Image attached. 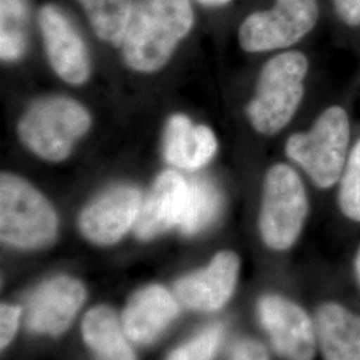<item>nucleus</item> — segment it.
<instances>
[{
    "label": "nucleus",
    "mask_w": 360,
    "mask_h": 360,
    "mask_svg": "<svg viewBox=\"0 0 360 360\" xmlns=\"http://www.w3.org/2000/svg\"><path fill=\"white\" fill-rule=\"evenodd\" d=\"M193 23L190 0H138L120 43L126 63L141 72L158 71Z\"/></svg>",
    "instance_id": "f257e3e1"
},
{
    "label": "nucleus",
    "mask_w": 360,
    "mask_h": 360,
    "mask_svg": "<svg viewBox=\"0 0 360 360\" xmlns=\"http://www.w3.org/2000/svg\"><path fill=\"white\" fill-rule=\"evenodd\" d=\"M307 71L309 60L299 51L281 53L262 68L255 96L247 105L257 132L274 135L287 126L303 99Z\"/></svg>",
    "instance_id": "f03ea898"
},
{
    "label": "nucleus",
    "mask_w": 360,
    "mask_h": 360,
    "mask_svg": "<svg viewBox=\"0 0 360 360\" xmlns=\"http://www.w3.org/2000/svg\"><path fill=\"white\" fill-rule=\"evenodd\" d=\"M58 236V217L51 203L28 181L13 174L0 178V238L4 243L39 250Z\"/></svg>",
    "instance_id": "7ed1b4c3"
},
{
    "label": "nucleus",
    "mask_w": 360,
    "mask_h": 360,
    "mask_svg": "<svg viewBox=\"0 0 360 360\" xmlns=\"http://www.w3.org/2000/svg\"><path fill=\"white\" fill-rule=\"evenodd\" d=\"M349 122L347 112L339 105L323 111L307 132L288 138L285 153L303 168L319 188H331L347 163Z\"/></svg>",
    "instance_id": "20e7f679"
},
{
    "label": "nucleus",
    "mask_w": 360,
    "mask_h": 360,
    "mask_svg": "<svg viewBox=\"0 0 360 360\" xmlns=\"http://www.w3.org/2000/svg\"><path fill=\"white\" fill-rule=\"evenodd\" d=\"M90 126V115L82 104L63 96H51L27 110L19 122L18 134L34 154L50 162H62Z\"/></svg>",
    "instance_id": "39448f33"
},
{
    "label": "nucleus",
    "mask_w": 360,
    "mask_h": 360,
    "mask_svg": "<svg viewBox=\"0 0 360 360\" xmlns=\"http://www.w3.org/2000/svg\"><path fill=\"white\" fill-rule=\"evenodd\" d=\"M309 215V198L304 184L287 165L269 169L259 212V232L271 250L285 251L295 245Z\"/></svg>",
    "instance_id": "423d86ee"
},
{
    "label": "nucleus",
    "mask_w": 360,
    "mask_h": 360,
    "mask_svg": "<svg viewBox=\"0 0 360 360\" xmlns=\"http://www.w3.org/2000/svg\"><path fill=\"white\" fill-rule=\"evenodd\" d=\"M316 0H276L269 11L245 18L239 28V43L247 52H266L290 47L304 38L318 22Z\"/></svg>",
    "instance_id": "0eeeda50"
},
{
    "label": "nucleus",
    "mask_w": 360,
    "mask_h": 360,
    "mask_svg": "<svg viewBox=\"0 0 360 360\" xmlns=\"http://www.w3.org/2000/svg\"><path fill=\"white\" fill-rule=\"evenodd\" d=\"M257 316L274 351L282 359H315V321L297 303L275 294L263 295L257 302Z\"/></svg>",
    "instance_id": "6e6552de"
},
{
    "label": "nucleus",
    "mask_w": 360,
    "mask_h": 360,
    "mask_svg": "<svg viewBox=\"0 0 360 360\" xmlns=\"http://www.w3.org/2000/svg\"><path fill=\"white\" fill-rule=\"evenodd\" d=\"M142 200V193L132 186L111 187L84 207L79 229L95 245H115L135 226Z\"/></svg>",
    "instance_id": "1a4fd4ad"
},
{
    "label": "nucleus",
    "mask_w": 360,
    "mask_h": 360,
    "mask_svg": "<svg viewBox=\"0 0 360 360\" xmlns=\"http://www.w3.org/2000/svg\"><path fill=\"white\" fill-rule=\"evenodd\" d=\"M239 271V257L232 251H221L207 267L179 279L175 284V296L187 309L203 312L218 311L233 295Z\"/></svg>",
    "instance_id": "9d476101"
},
{
    "label": "nucleus",
    "mask_w": 360,
    "mask_h": 360,
    "mask_svg": "<svg viewBox=\"0 0 360 360\" xmlns=\"http://www.w3.org/2000/svg\"><path fill=\"white\" fill-rule=\"evenodd\" d=\"M86 296L84 285L75 278H52L30 297L26 322L28 328L35 334H63L84 304Z\"/></svg>",
    "instance_id": "9b49d317"
},
{
    "label": "nucleus",
    "mask_w": 360,
    "mask_h": 360,
    "mask_svg": "<svg viewBox=\"0 0 360 360\" xmlns=\"http://www.w3.org/2000/svg\"><path fill=\"white\" fill-rule=\"evenodd\" d=\"M39 25L55 72L67 83H84L90 75L89 53L63 11L52 4L44 6L39 13Z\"/></svg>",
    "instance_id": "f8f14e48"
},
{
    "label": "nucleus",
    "mask_w": 360,
    "mask_h": 360,
    "mask_svg": "<svg viewBox=\"0 0 360 360\" xmlns=\"http://www.w3.org/2000/svg\"><path fill=\"white\" fill-rule=\"evenodd\" d=\"M188 181L175 171H165L155 180L142 200L134 230L141 240L156 236L179 226L186 203Z\"/></svg>",
    "instance_id": "ddd939ff"
},
{
    "label": "nucleus",
    "mask_w": 360,
    "mask_h": 360,
    "mask_svg": "<svg viewBox=\"0 0 360 360\" xmlns=\"http://www.w3.org/2000/svg\"><path fill=\"white\" fill-rule=\"evenodd\" d=\"M179 314V304L167 290L151 284L129 299L122 318L123 330L131 342L150 345L165 333Z\"/></svg>",
    "instance_id": "4468645a"
},
{
    "label": "nucleus",
    "mask_w": 360,
    "mask_h": 360,
    "mask_svg": "<svg viewBox=\"0 0 360 360\" xmlns=\"http://www.w3.org/2000/svg\"><path fill=\"white\" fill-rule=\"evenodd\" d=\"M314 321L323 360H360L359 314L338 302H324Z\"/></svg>",
    "instance_id": "2eb2a0df"
},
{
    "label": "nucleus",
    "mask_w": 360,
    "mask_h": 360,
    "mask_svg": "<svg viewBox=\"0 0 360 360\" xmlns=\"http://www.w3.org/2000/svg\"><path fill=\"white\" fill-rule=\"evenodd\" d=\"M217 150V138L207 126H195L184 115L169 117L165 132V158L169 165L193 171L206 166Z\"/></svg>",
    "instance_id": "dca6fc26"
},
{
    "label": "nucleus",
    "mask_w": 360,
    "mask_h": 360,
    "mask_svg": "<svg viewBox=\"0 0 360 360\" xmlns=\"http://www.w3.org/2000/svg\"><path fill=\"white\" fill-rule=\"evenodd\" d=\"M82 335L95 360H136L122 323L108 306H95L84 315Z\"/></svg>",
    "instance_id": "f3484780"
},
{
    "label": "nucleus",
    "mask_w": 360,
    "mask_h": 360,
    "mask_svg": "<svg viewBox=\"0 0 360 360\" xmlns=\"http://www.w3.org/2000/svg\"><path fill=\"white\" fill-rule=\"evenodd\" d=\"M220 193L218 188L205 178L188 181L186 203L180 218V231L184 235H195L203 231L218 217Z\"/></svg>",
    "instance_id": "a211bd4d"
},
{
    "label": "nucleus",
    "mask_w": 360,
    "mask_h": 360,
    "mask_svg": "<svg viewBox=\"0 0 360 360\" xmlns=\"http://www.w3.org/2000/svg\"><path fill=\"white\" fill-rule=\"evenodd\" d=\"M95 34L105 41L120 44L134 8L132 0H79Z\"/></svg>",
    "instance_id": "6ab92c4d"
},
{
    "label": "nucleus",
    "mask_w": 360,
    "mask_h": 360,
    "mask_svg": "<svg viewBox=\"0 0 360 360\" xmlns=\"http://www.w3.org/2000/svg\"><path fill=\"white\" fill-rule=\"evenodd\" d=\"M26 0H0V55L3 60L19 59L26 49Z\"/></svg>",
    "instance_id": "aec40b11"
},
{
    "label": "nucleus",
    "mask_w": 360,
    "mask_h": 360,
    "mask_svg": "<svg viewBox=\"0 0 360 360\" xmlns=\"http://www.w3.org/2000/svg\"><path fill=\"white\" fill-rule=\"evenodd\" d=\"M338 203L346 218L360 223V141L352 148L342 174Z\"/></svg>",
    "instance_id": "412c9836"
},
{
    "label": "nucleus",
    "mask_w": 360,
    "mask_h": 360,
    "mask_svg": "<svg viewBox=\"0 0 360 360\" xmlns=\"http://www.w3.org/2000/svg\"><path fill=\"white\" fill-rule=\"evenodd\" d=\"M224 339V328L221 324L206 327L191 340L175 348L167 360H212Z\"/></svg>",
    "instance_id": "4be33fe9"
},
{
    "label": "nucleus",
    "mask_w": 360,
    "mask_h": 360,
    "mask_svg": "<svg viewBox=\"0 0 360 360\" xmlns=\"http://www.w3.org/2000/svg\"><path fill=\"white\" fill-rule=\"evenodd\" d=\"M22 315V309L18 306L3 303L0 307V346L6 348L18 331V324Z\"/></svg>",
    "instance_id": "5701e85b"
},
{
    "label": "nucleus",
    "mask_w": 360,
    "mask_h": 360,
    "mask_svg": "<svg viewBox=\"0 0 360 360\" xmlns=\"http://www.w3.org/2000/svg\"><path fill=\"white\" fill-rule=\"evenodd\" d=\"M229 360H270V355L257 340L245 339L233 346Z\"/></svg>",
    "instance_id": "b1692460"
},
{
    "label": "nucleus",
    "mask_w": 360,
    "mask_h": 360,
    "mask_svg": "<svg viewBox=\"0 0 360 360\" xmlns=\"http://www.w3.org/2000/svg\"><path fill=\"white\" fill-rule=\"evenodd\" d=\"M339 18L348 26H360V0H333Z\"/></svg>",
    "instance_id": "393cba45"
},
{
    "label": "nucleus",
    "mask_w": 360,
    "mask_h": 360,
    "mask_svg": "<svg viewBox=\"0 0 360 360\" xmlns=\"http://www.w3.org/2000/svg\"><path fill=\"white\" fill-rule=\"evenodd\" d=\"M354 269H355V275H356V279L360 285V245L358 252H356V257H355V262H354Z\"/></svg>",
    "instance_id": "a878e982"
},
{
    "label": "nucleus",
    "mask_w": 360,
    "mask_h": 360,
    "mask_svg": "<svg viewBox=\"0 0 360 360\" xmlns=\"http://www.w3.org/2000/svg\"><path fill=\"white\" fill-rule=\"evenodd\" d=\"M199 1L206 6H223V4L229 3L230 0H199Z\"/></svg>",
    "instance_id": "bb28decb"
}]
</instances>
